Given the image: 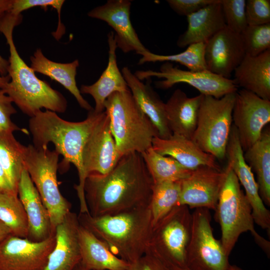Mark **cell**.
Segmentation results:
<instances>
[{"instance_id":"ac0fdd59","label":"cell","mask_w":270,"mask_h":270,"mask_svg":"<svg viewBox=\"0 0 270 270\" xmlns=\"http://www.w3.org/2000/svg\"><path fill=\"white\" fill-rule=\"evenodd\" d=\"M204 54L208 70L230 78L246 56L240 34L226 26L205 44Z\"/></svg>"},{"instance_id":"836d02e7","label":"cell","mask_w":270,"mask_h":270,"mask_svg":"<svg viewBox=\"0 0 270 270\" xmlns=\"http://www.w3.org/2000/svg\"><path fill=\"white\" fill-rule=\"evenodd\" d=\"M205 44H190L180 53L170 55L158 54L148 51L144 54L138 61L139 64L146 62H175L186 66L192 71L207 70L204 60Z\"/></svg>"},{"instance_id":"d590c367","label":"cell","mask_w":270,"mask_h":270,"mask_svg":"<svg viewBox=\"0 0 270 270\" xmlns=\"http://www.w3.org/2000/svg\"><path fill=\"white\" fill-rule=\"evenodd\" d=\"M226 26L231 30L240 34L248 26L245 0H220Z\"/></svg>"},{"instance_id":"5bb4252c","label":"cell","mask_w":270,"mask_h":270,"mask_svg":"<svg viewBox=\"0 0 270 270\" xmlns=\"http://www.w3.org/2000/svg\"><path fill=\"white\" fill-rule=\"evenodd\" d=\"M122 156L118 150L104 110L85 142L82 152L84 175L106 174L116 166Z\"/></svg>"},{"instance_id":"d4e9b609","label":"cell","mask_w":270,"mask_h":270,"mask_svg":"<svg viewBox=\"0 0 270 270\" xmlns=\"http://www.w3.org/2000/svg\"><path fill=\"white\" fill-rule=\"evenodd\" d=\"M188 27L176 42L180 48L194 44H206L226 26L220 0L208 5L186 16Z\"/></svg>"},{"instance_id":"d6a6232c","label":"cell","mask_w":270,"mask_h":270,"mask_svg":"<svg viewBox=\"0 0 270 270\" xmlns=\"http://www.w3.org/2000/svg\"><path fill=\"white\" fill-rule=\"evenodd\" d=\"M0 220L10 228L12 235L28 238L27 216L18 195L0 192Z\"/></svg>"},{"instance_id":"cb8c5ba5","label":"cell","mask_w":270,"mask_h":270,"mask_svg":"<svg viewBox=\"0 0 270 270\" xmlns=\"http://www.w3.org/2000/svg\"><path fill=\"white\" fill-rule=\"evenodd\" d=\"M152 148L159 154L174 158L191 170L203 166L220 168L213 156L203 151L192 139L172 134L166 139L156 136Z\"/></svg>"},{"instance_id":"ee69618b","label":"cell","mask_w":270,"mask_h":270,"mask_svg":"<svg viewBox=\"0 0 270 270\" xmlns=\"http://www.w3.org/2000/svg\"><path fill=\"white\" fill-rule=\"evenodd\" d=\"M13 0H0V20L12 8Z\"/></svg>"},{"instance_id":"f1b7e54d","label":"cell","mask_w":270,"mask_h":270,"mask_svg":"<svg viewBox=\"0 0 270 270\" xmlns=\"http://www.w3.org/2000/svg\"><path fill=\"white\" fill-rule=\"evenodd\" d=\"M244 158L256 174L260 196L270 206V131L264 129L258 140L244 152Z\"/></svg>"},{"instance_id":"4316f807","label":"cell","mask_w":270,"mask_h":270,"mask_svg":"<svg viewBox=\"0 0 270 270\" xmlns=\"http://www.w3.org/2000/svg\"><path fill=\"white\" fill-rule=\"evenodd\" d=\"M80 266L86 270H127L130 264L114 254L106 244L80 224Z\"/></svg>"},{"instance_id":"b9f144b4","label":"cell","mask_w":270,"mask_h":270,"mask_svg":"<svg viewBox=\"0 0 270 270\" xmlns=\"http://www.w3.org/2000/svg\"><path fill=\"white\" fill-rule=\"evenodd\" d=\"M147 250L157 256L164 264L166 270H190L186 266H182L176 264L162 255L154 248L148 246Z\"/></svg>"},{"instance_id":"44dd1931","label":"cell","mask_w":270,"mask_h":270,"mask_svg":"<svg viewBox=\"0 0 270 270\" xmlns=\"http://www.w3.org/2000/svg\"><path fill=\"white\" fill-rule=\"evenodd\" d=\"M121 72L136 103L156 128L158 137L169 138L172 134L168 124L165 103L150 86L151 78L144 84L127 66Z\"/></svg>"},{"instance_id":"277c9868","label":"cell","mask_w":270,"mask_h":270,"mask_svg":"<svg viewBox=\"0 0 270 270\" xmlns=\"http://www.w3.org/2000/svg\"><path fill=\"white\" fill-rule=\"evenodd\" d=\"M78 218L80 224L126 262L130 264L145 254L152 228L150 204L99 216L80 214Z\"/></svg>"},{"instance_id":"e575fe53","label":"cell","mask_w":270,"mask_h":270,"mask_svg":"<svg viewBox=\"0 0 270 270\" xmlns=\"http://www.w3.org/2000/svg\"><path fill=\"white\" fill-rule=\"evenodd\" d=\"M240 35L246 54L256 56L270 50V23L248 25Z\"/></svg>"},{"instance_id":"7a4b0ae2","label":"cell","mask_w":270,"mask_h":270,"mask_svg":"<svg viewBox=\"0 0 270 270\" xmlns=\"http://www.w3.org/2000/svg\"><path fill=\"white\" fill-rule=\"evenodd\" d=\"M103 112L96 113L93 109L88 112L85 120L75 122L64 120L55 112L40 110L29 120L32 145L36 148H45L52 143L54 150L63 156L62 163L60 164L63 168L66 170L70 164L76 166L79 182L74 188L80 200V212L82 213L88 212L84 191L86 177L82 164V152L88 137L102 118Z\"/></svg>"},{"instance_id":"e0dca14e","label":"cell","mask_w":270,"mask_h":270,"mask_svg":"<svg viewBox=\"0 0 270 270\" xmlns=\"http://www.w3.org/2000/svg\"><path fill=\"white\" fill-rule=\"evenodd\" d=\"M132 2L128 0H108L88 15L105 22L114 30L117 48L124 53L135 52L142 56L149 51L140 40L130 19Z\"/></svg>"},{"instance_id":"9a60e30c","label":"cell","mask_w":270,"mask_h":270,"mask_svg":"<svg viewBox=\"0 0 270 270\" xmlns=\"http://www.w3.org/2000/svg\"><path fill=\"white\" fill-rule=\"evenodd\" d=\"M225 176V170L206 166L192 170L180 181L179 205L216 210Z\"/></svg>"},{"instance_id":"f6af8a7d","label":"cell","mask_w":270,"mask_h":270,"mask_svg":"<svg viewBox=\"0 0 270 270\" xmlns=\"http://www.w3.org/2000/svg\"><path fill=\"white\" fill-rule=\"evenodd\" d=\"M10 234V228L0 220V242Z\"/></svg>"},{"instance_id":"ffe728a7","label":"cell","mask_w":270,"mask_h":270,"mask_svg":"<svg viewBox=\"0 0 270 270\" xmlns=\"http://www.w3.org/2000/svg\"><path fill=\"white\" fill-rule=\"evenodd\" d=\"M18 195L27 216V238L35 242L46 240L55 230H52L48 212L25 168L18 182Z\"/></svg>"},{"instance_id":"4fadbf2b","label":"cell","mask_w":270,"mask_h":270,"mask_svg":"<svg viewBox=\"0 0 270 270\" xmlns=\"http://www.w3.org/2000/svg\"><path fill=\"white\" fill-rule=\"evenodd\" d=\"M56 242V230L38 242L8 236L0 242V270H44Z\"/></svg>"},{"instance_id":"30bf717a","label":"cell","mask_w":270,"mask_h":270,"mask_svg":"<svg viewBox=\"0 0 270 270\" xmlns=\"http://www.w3.org/2000/svg\"><path fill=\"white\" fill-rule=\"evenodd\" d=\"M134 74L140 80L152 77L163 78L155 82L156 86L158 88L166 90L176 84L186 83L196 88L200 94L216 98L238 90L234 80L224 78L208 70H183L174 66L170 62H164L159 71L137 70Z\"/></svg>"},{"instance_id":"c3c4849f","label":"cell","mask_w":270,"mask_h":270,"mask_svg":"<svg viewBox=\"0 0 270 270\" xmlns=\"http://www.w3.org/2000/svg\"><path fill=\"white\" fill-rule=\"evenodd\" d=\"M228 270H242V268H240L236 266L230 264Z\"/></svg>"},{"instance_id":"52a82bcc","label":"cell","mask_w":270,"mask_h":270,"mask_svg":"<svg viewBox=\"0 0 270 270\" xmlns=\"http://www.w3.org/2000/svg\"><path fill=\"white\" fill-rule=\"evenodd\" d=\"M59 156L54 150L36 148L31 144L24 146L23 155L24 168L48 212L53 230L64 220L71 208L70 204L63 196L58 188Z\"/></svg>"},{"instance_id":"603a6c76","label":"cell","mask_w":270,"mask_h":270,"mask_svg":"<svg viewBox=\"0 0 270 270\" xmlns=\"http://www.w3.org/2000/svg\"><path fill=\"white\" fill-rule=\"evenodd\" d=\"M202 96L200 94L188 97L180 89L174 90L165 103L168 124L172 134L192 139Z\"/></svg>"},{"instance_id":"2e32d148","label":"cell","mask_w":270,"mask_h":270,"mask_svg":"<svg viewBox=\"0 0 270 270\" xmlns=\"http://www.w3.org/2000/svg\"><path fill=\"white\" fill-rule=\"evenodd\" d=\"M226 157L228 159V164L244 188L245 194L252 208L254 222L269 232L270 212L266 208L260 196L258 184L254 173L244 159V151L237 130L233 124L226 147Z\"/></svg>"},{"instance_id":"ba28073f","label":"cell","mask_w":270,"mask_h":270,"mask_svg":"<svg viewBox=\"0 0 270 270\" xmlns=\"http://www.w3.org/2000/svg\"><path fill=\"white\" fill-rule=\"evenodd\" d=\"M236 94L230 93L220 98L203 95L199 108L192 140L203 151L219 160L226 158Z\"/></svg>"},{"instance_id":"7dc6e473","label":"cell","mask_w":270,"mask_h":270,"mask_svg":"<svg viewBox=\"0 0 270 270\" xmlns=\"http://www.w3.org/2000/svg\"><path fill=\"white\" fill-rule=\"evenodd\" d=\"M10 81V78L8 75L5 76H0V88H3Z\"/></svg>"},{"instance_id":"6da1fadb","label":"cell","mask_w":270,"mask_h":270,"mask_svg":"<svg viewBox=\"0 0 270 270\" xmlns=\"http://www.w3.org/2000/svg\"><path fill=\"white\" fill-rule=\"evenodd\" d=\"M153 184L141 154H124L107 174L86 177L84 191L90 214H114L149 205Z\"/></svg>"},{"instance_id":"681fc988","label":"cell","mask_w":270,"mask_h":270,"mask_svg":"<svg viewBox=\"0 0 270 270\" xmlns=\"http://www.w3.org/2000/svg\"><path fill=\"white\" fill-rule=\"evenodd\" d=\"M74 270H86L82 268L80 265L78 264Z\"/></svg>"},{"instance_id":"ab89813d","label":"cell","mask_w":270,"mask_h":270,"mask_svg":"<svg viewBox=\"0 0 270 270\" xmlns=\"http://www.w3.org/2000/svg\"><path fill=\"white\" fill-rule=\"evenodd\" d=\"M217 0H167L170 8L178 14L186 16L215 2Z\"/></svg>"},{"instance_id":"484cf974","label":"cell","mask_w":270,"mask_h":270,"mask_svg":"<svg viewBox=\"0 0 270 270\" xmlns=\"http://www.w3.org/2000/svg\"><path fill=\"white\" fill-rule=\"evenodd\" d=\"M234 72L238 87L270 100V50L256 56L246 54Z\"/></svg>"},{"instance_id":"7c38bea8","label":"cell","mask_w":270,"mask_h":270,"mask_svg":"<svg viewBox=\"0 0 270 270\" xmlns=\"http://www.w3.org/2000/svg\"><path fill=\"white\" fill-rule=\"evenodd\" d=\"M232 118L244 152L260 138L270 122V100L242 89L236 94Z\"/></svg>"},{"instance_id":"83f0119b","label":"cell","mask_w":270,"mask_h":270,"mask_svg":"<svg viewBox=\"0 0 270 270\" xmlns=\"http://www.w3.org/2000/svg\"><path fill=\"white\" fill-rule=\"evenodd\" d=\"M30 60V67L34 72L46 75L60 84L74 96L82 108L88 112L94 109L82 96L76 85V76L79 66L78 60L68 63L56 62L46 58L42 50L38 48Z\"/></svg>"},{"instance_id":"4dcf8cb0","label":"cell","mask_w":270,"mask_h":270,"mask_svg":"<svg viewBox=\"0 0 270 270\" xmlns=\"http://www.w3.org/2000/svg\"><path fill=\"white\" fill-rule=\"evenodd\" d=\"M13 132L0 130V163L10 183L18 192L20 176L24 168V146L15 138Z\"/></svg>"},{"instance_id":"f35d334b","label":"cell","mask_w":270,"mask_h":270,"mask_svg":"<svg viewBox=\"0 0 270 270\" xmlns=\"http://www.w3.org/2000/svg\"><path fill=\"white\" fill-rule=\"evenodd\" d=\"M64 2V0H13L12 7L10 12L16 15H19L21 14L22 12L34 7L39 6L46 10L48 7L51 6L57 10L59 17L60 27V14Z\"/></svg>"},{"instance_id":"8d00e7d4","label":"cell","mask_w":270,"mask_h":270,"mask_svg":"<svg viewBox=\"0 0 270 270\" xmlns=\"http://www.w3.org/2000/svg\"><path fill=\"white\" fill-rule=\"evenodd\" d=\"M246 16L247 24L258 26L270 23V0H246Z\"/></svg>"},{"instance_id":"9c48e42d","label":"cell","mask_w":270,"mask_h":270,"mask_svg":"<svg viewBox=\"0 0 270 270\" xmlns=\"http://www.w3.org/2000/svg\"><path fill=\"white\" fill-rule=\"evenodd\" d=\"M192 214L191 233L185 254L186 267L190 270H228V256L220 240L214 236L209 210L196 208Z\"/></svg>"},{"instance_id":"3957f363","label":"cell","mask_w":270,"mask_h":270,"mask_svg":"<svg viewBox=\"0 0 270 270\" xmlns=\"http://www.w3.org/2000/svg\"><path fill=\"white\" fill-rule=\"evenodd\" d=\"M21 14L7 12L0 20V32L9 46L8 75L10 81L2 90L20 110L30 118L42 108L55 112L66 111L67 100L58 91L46 81L39 79L35 72L18 53L13 40L14 28L22 22Z\"/></svg>"},{"instance_id":"1f68e13d","label":"cell","mask_w":270,"mask_h":270,"mask_svg":"<svg viewBox=\"0 0 270 270\" xmlns=\"http://www.w3.org/2000/svg\"><path fill=\"white\" fill-rule=\"evenodd\" d=\"M180 182L154 183L150 204L152 227L179 205Z\"/></svg>"},{"instance_id":"f546056e","label":"cell","mask_w":270,"mask_h":270,"mask_svg":"<svg viewBox=\"0 0 270 270\" xmlns=\"http://www.w3.org/2000/svg\"><path fill=\"white\" fill-rule=\"evenodd\" d=\"M140 154L154 183L180 182L192 172L174 158L159 154L152 147Z\"/></svg>"},{"instance_id":"8fae6325","label":"cell","mask_w":270,"mask_h":270,"mask_svg":"<svg viewBox=\"0 0 270 270\" xmlns=\"http://www.w3.org/2000/svg\"><path fill=\"white\" fill-rule=\"evenodd\" d=\"M192 214L184 205L174 208L152 228L148 245L182 266L191 233Z\"/></svg>"},{"instance_id":"7bdbcfd3","label":"cell","mask_w":270,"mask_h":270,"mask_svg":"<svg viewBox=\"0 0 270 270\" xmlns=\"http://www.w3.org/2000/svg\"><path fill=\"white\" fill-rule=\"evenodd\" d=\"M0 192L10 193L18 195V192L14 188L8 176L0 163Z\"/></svg>"},{"instance_id":"60d3db41","label":"cell","mask_w":270,"mask_h":270,"mask_svg":"<svg viewBox=\"0 0 270 270\" xmlns=\"http://www.w3.org/2000/svg\"><path fill=\"white\" fill-rule=\"evenodd\" d=\"M127 270H166L162 261L155 254L146 250L145 254L130 264Z\"/></svg>"},{"instance_id":"7402d4cb","label":"cell","mask_w":270,"mask_h":270,"mask_svg":"<svg viewBox=\"0 0 270 270\" xmlns=\"http://www.w3.org/2000/svg\"><path fill=\"white\" fill-rule=\"evenodd\" d=\"M108 38L109 50L106 68L96 82L91 85H82L80 90L81 94H90L93 98L95 102L94 110L96 113L105 110V102L112 94L130 90L117 64V46L113 31L108 34Z\"/></svg>"},{"instance_id":"d6986e66","label":"cell","mask_w":270,"mask_h":270,"mask_svg":"<svg viewBox=\"0 0 270 270\" xmlns=\"http://www.w3.org/2000/svg\"><path fill=\"white\" fill-rule=\"evenodd\" d=\"M80 224L78 216L70 212L56 227V244L44 270H74L80 264Z\"/></svg>"},{"instance_id":"bcb514c9","label":"cell","mask_w":270,"mask_h":270,"mask_svg":"<svg viewBox=\"0 0 270 270\" xmlns=\"http://www.w3.org/2000/svg\"><path fill=\"white\" fill-rule=\"evenodd\" d=\"M8 61L0 55V74L1 76H5L8 75Z\"/></svg>"},{"instance_id":"74e56055","label":"cell","mask_w":270,"mask_h":270,"mask_svg":"<svg viewBox=\"0 0 270 270\" xmlns=\"http://www.w3.org/2000/svg\"><path fill=\"white\" fill-rule=\"evenodd\" d=\"M11 98L0 88V130L14 132L20 130L28 134L27 130L18 128L12 120L11 116L16 112L12 106Z\"/></svg>"},{"instance_id":"8992f818","label":"cell","mask_w":270,"mask_h":270,"mask_svg":"<svg viewBox=\"0 0 270 270\" xmlns=\"http://www.w3.org/2000/svg\"><path fill=\"white\" fill-rule=\"evenodd\" d=\"M225 172L215 210L222 231L220 241L226 254L229 256L242 234L250 232L269 257L270 243L254 230L250 205L236 176L228 164Z\"/></svg>"},{"instance_id":"5b68a950","label":"cell","mask_w":270,"mask_h":270,"mask_svg":"<svg viewBox=\"0 0 270 270\" xmlns=\"http://www.w3.org/2000/svg\"><path fill=\"white\" fill-rule=\"evenodd\" d=\"M110 118V126L117 148L122 156L136 152L142 154L152 147L158 132L141 110L130 90L116 92L104 103Z\"/></svg>"}]
</instances>
